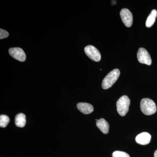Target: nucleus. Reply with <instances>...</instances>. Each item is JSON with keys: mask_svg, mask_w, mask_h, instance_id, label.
<instances>
[{"mask_svg": "<svg viewBox=\"0 0 157 157\" xmlns=\"http://www.w3.org/2000/svg\"><path fill=\"white\" fill-rule=\"evenodd\" d=\"M138 61L142 64L150 66L151 64L152 60L149 54L145 48H140L138 49L137 53Z\"/></svg>", "mask_w": 157, "mask_h": 157, "instance_id": "obj_5", "label": "nucleus"}, {"mask_svg": "<svg viewBox=\"0 0 157 157\" xmlns=\"http://www.w3.org/2000/svg\"><path fill=\"white\" fill-rule=\"evenodd\" d=\"M10 122V119L8 116L2 114L0 116V127L6 128Z\"/></svg>", "mask_w": 157, "mask_h": 157, "instance_id": "obj_13", "label": "nucleus"}, {"mask_svg": "<svg viewBox=\"0 0 157 157\" xmlns=\"http://www.w3.org/2000/svg\"><path fill=\"white\" fill-rule=\"evenodd\" d=\"M26 116L23 113H19L15 116V124L17 127L19 128H23L25 125Z\"/></svg>", "mask_w": 157, "mask_h": 157, "instance_id": "obj_11", "label": "nucleus"}, {"mask_svg": "<svg viewBox=\"0 0 157 157\" xmlns=\"http://www.w3.org/2000/svg\"><path fill=\"white\" fill-rule=\"evenodd\" d=\"M151 135L147 132H143L137 135L135 138L137 143L141 145H146L150 142Z\"/></svg>", "mask_w": 157, "mask_h": 157, "instance_id": "obj_8", "label": "nucleus"}, {"mask_svg": "<svg viewBox=\"0 0 157 157\" xmlns=\"http://www.w3.org/2000/svg\"><path fill=\"white\" fill-rule=\"evenodd\" d=\"M140 109L144 114L151 115L156 112L157 107L153 101L149 98H144L141 101Z\"/></svg>", "mask_w": 157, "mask_h": 157, "instance_id": "obj_2", "label": "nucleus"}, {"mask_svg": "<svg viewBox=\"0 0 157 157\" xmlns=\"http://www.w3.org/2000/svg\"><path fill=\"white\" fill-rule=\"evenodd\" d=\"M157 16V10L154 9L149 15L146 21L147 27L150 28L153 25Z\"/></svg>", "mask_w": 157, "mask_h": 157, "instance_id": "obj_12", "label": "nucleus"}, {"mask_svg": "<svg viewBox=\"0 0 157 157\" xmlns=\"http://www.w3.org/2000/svg\"><path fill=\"white\" fill-rule=\"evenodd\" d=\"M10 55L14 59L20 62H24L25 60L26 55L22 48L18 47L10 48L9 50Z\"/></svg>", "mask_w": 157, "mask_h": 157, "instance_id": "obj_7", "label": "nucleus"}, {"mask_svg": "<svg viewBox=\"0 0 157 157\" xmlns=\"http://www.w3.org/2000/svg\"><path fill=\"white\" fill-rule=\"evenodd\" d=\"M120 16L123 22L127 27L132 26L133 23V15L129 9H122L120 12Z\"/></svg>", "mask_w": 157, "mask_h": 157, "instance_id": "obj_6", "label": "nucleus"}, {"mask_svg": "<svg viewBox=\"0 0 157 157\" xmlns=\"http://www.w3.org/2000/svg\"><path fill=\"white\" fill-rule=\"evenodd\" d=\"M78 110L85 114H88L94 111V107L91 104L87 103H79L77 104Z\"/></svg>", "mask_w": 157, "mask_h": 157, "instance_id": "obj_9", "label": "nucleus"}, {"mask_svg": "<svg viewBox=\"0 0 157 157\" xmlns=\"http://www.w3.org/2000/svg\"><path fill=\"white\" fill-rule=\"evenodd\" d=\"M120 75V71L117 69H114L106 76L102 82V88L104 90L108 89L115 83Z\"/></svg>", "mask_w": 157, "mask_h": 157, "instance_id": "obj_1", "label": "nucleus"}, {"mask_svg": "<svg viewBox=\"0 0 157 157\" xmlns=\"http://www.w3.org/2000/svg\"><path fill=\"white\" fill-rule=\"evenodd\" d=\"M113 157H130V155L127 153L121 151H114L112 154Z\"/></svg>", "mask_w": 157, "mask_h": 157, "instance_id": "obj_14", "label": "nucleus"}, {"mask_svg": "<svg viewBox=\"0 0 157 157\" xmlns=\"http://www.w3.org/2000/svg\"><path fill=\"white\" fill-rule=\"evenodd\" d=\"M86 54L91 59L95 62H99L101 60V54L99 51L93 45H88L84 48Z\"/></svg>", "mask_w": 157, "mask_h": 157, "instance_id": "obj_4", "label": "nucleus"}, {"mask_svg": "<svg viewBox=\"0 0 157 157\" xmlns=\"http://www.w3.org/2000/svg\"><path fill=\"white\" fill-rule=\"evenodd\" d=\"M154 157H157V150L155 152Z\"/></svg>", "mask_w": 157, "mask_h": 157, "instance_id": "obj_16", "label": "nucleus"}, {"mask_svg": "<svg viewBox=\"0 0 157 157\" xmlns=\"http://www.w3.org/2000/svg\"><path fill=\"white\" fill-rule=\"evenodd\" d=\"M9 36V33L8 32L2 29H0V39H5Z\"/></svg>", "mask_w": 157, "mask_h": 157, "instance_id": "obj_15", "label": "nucleus"}, {"mask_svg": "<svg viewBox=\"0 0 157 157\" xmlns=\"http://www.w3.org/2000/svg\"><path fill=\"white\" fill-rule=\"evenodd\" d=\"M130 100L127 96L121 97L117 102V108L119 114L121 116H124L129 110Z\"/></svg>", "mask_w": 157, "mask_h": 157, "instance_id": "obj_3", "label": "nucleus"}, {"mask_svg": "<svg viewBox=\"0 0 157 157\" xmlns=\"http://www.w3.org/2000/svg\"><path fill=\"white\" fill-rule=\"evenodd\" d=\"M96 125L98 128L104 134H107L109 132V124L107 121L104 118L98 120L96 122Z\"/></svg>", "mask_w": 157, "mask_h": 157, "instance_id": "obj_10", "label": "nucleus"}]
</instances>
